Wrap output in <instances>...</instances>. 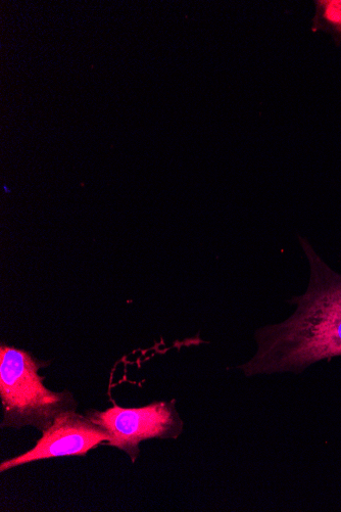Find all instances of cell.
<instances>
[{
    "label": "cell",
    "instance_id": "2",
    "mask_svg": "<svg viewBox=\"0 0 341 512\" xmlns=\"http://www.w3.org/2000/svg\"><path fill=\"white\" fill-rule=\"evenodd\" d=\"M45 363L25 350L2 344L0 347V398L4 407V429L33 427L41 432L50 428L56 417L75 410L70 392L55 393L39 375Z\"/></svg>",
    "mask_w": 341,
    "mask_h": 512
},
{
    "label": "cell",
    "instance_id": "3",
    "mask_svg": "<svg viewBox=\"0 0 341 512\" xmlns=\"http://www.w3.org/2000/svg\"><path fill=\"white\" fill-rule=\"evenodd\" d=\"M175 403L161 401L139 408L114 404L105 411H87L86 415L110 433L111 440L105 445L123 450L135 462L142 441L175 440L182 434L184 423Z\"/></svg>",
    "mask_w": 341,
    "mask_h": 512
},
{
    "label": "cell",
    "instance_id": "4",
    "mask_svg": "<svg viewBox=\"0 0 341 512\" xmlns=\"http://www.w3.org/2000/svg\"><path fill=\"white\" fill-rule=\"evenodd\" d=\"M110 440V433L93 423L86 414L76 413L75 410L66 411L58 415L53 425L42 432V437L33 449L3 461L0 472L38 460L86 455Z\"/></svg>",
    "mask_w": 341,
    "mask_h": 512
},
{
    "label": "cell",
    "instance_id": "5",
    "mask_svg": "<svg viewBox=\"0 0 341 512\" xmlns=\"http://www.w3.org/2000/svg\"><path fill=\"white\" fill-rule=\"evenodd\" d=\"M312 31L329 34L336 45L341 43V0H317Z\"/></svg>",
    "mask_w": 341,
    "mask_h": 512
},
{
    "label": "cell",
    "instance_id": "1",
    "mask_svg": "<svg viewBox=\"0 0 341 512\" xmlns=\"http://www.w3.org/2000/svg\"><path fill=\"white\" fill-rule=\"evenodd\" d=\"M309 264L307 291L288 303L296 311L283 322L256 331L255 355L238 368L247 378L300 375L321 361L341 357V274L300 238Z\"/></svg>",
    "mask_w": 341,
    "mask_h": 512
}]
</instances>
